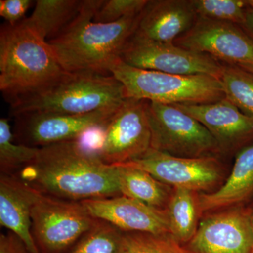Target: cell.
<instances>
[{
    "label": "cell",
    "mask_w": 253,
    "mask_h": 253,
    "mask_svg": "<svg viewBox=\"0 0 253 253\" xmlns=\"http://www.w3.org/2000/svg\"><path fill=\"white\" fill-rule=\"evenodd\" d=\"M219 80L226 99L253 117V73L236 65L226 64Z\"/></svg>",
    "instance_id": "603a6c76"
},
{
    "label": "cell",
    "mask_w": 253,
    "mask_h": 253,
    "mask_svg": "<svg viewBox=\"0 0 253 253\" xmlns=\"http://www.w3.org/2000/svg\"><path fill=\"white\" fill-rule=\"evenodd\" d=\"M151 146L146 101L127 98L105 127L99 157L106 164H121L142 156Z\"/></svg>",
    "instance_id": "8fae6325"
},
{
    "label": "cell",
    "mask_w": 253,
    "mask_h": 253,
    "mask_svg": "<svg viewBox=\"0 0 253 253\" xmlns=\"http://www.w3.org/2000/svg\"><path fill=\"white\" fill-rule=\"evenodd\" d=\"M103 1H82L74 19L59 36L48 42L66 72L111 75L110 66L121 59L135 34L142 12L113 23L93 21Z\"/></svg>",
    "instance_id": "7a4b0ae2"
},
{
    "label": "cell",
    "mask_w": 253,
    "mask_h": 253,
    "mask_svg": "<svg viewBox=\"0 0 253 253\" xmlns=\"http://www.w3.org/2000/svg\"><path fill=\"white\" fill-rule=\"evenodd\" d=\"M197 18L191 0H149L135 35L151 41L174 43L193 27Z\"/></svg>",
    "instance_id": "2e32d148"
},
{
    "label": "cell",
    "mask_w": 253,
    "mask_h": 253,
    "mask_svg": "<svg viewBox=\"0 0 253 253\" xmlns=\"http://www.w3.org/2000/svg\"><path fill=\"white\" fill-rule=\"evenodd\" d=\"M95 219L81 202L40 192L32 208V234L40 253H66Z\"/></svg>",
    "instance_id": "52a82bcc"
},
{
    "label": "cell",
    "mask_w": 253,
    "mask_h": 253,
    "mask_svg": "<svg viewBox=\"0 0 253 253\" xmlns=\"http://www.w3.org/2000/svg\"><path fill=\"white\" fill-rule=\"evenodd\" d=\"M241 27L253 41V8L247 7L246 21Z\"/></svg>",
    "instance_id": "f546056e"
},
{
    "label": "cell",
    "mask_w": 253,
    "mask_h": 253,
    "mask_svg": "<svg viewBox=\"0 0 253 253\" xmlns=\"http://www.w3.org/2000/svg\"><path fill=\"white\" fill-rule=\"evenodd\" d=\"M16 174L42 194L81 201L121 196L117 168L78 140L40 148L34 161Z\"/></svg>",
    "instance_id": "6da1fadb"
},
{
    "label": "cell",
    "mask_w": 253,
    "mask_h": 253,
    "mask_svg": "<svg viewBox=\"0 0 253 253\" xmlns=\"http://www.w3.org/2000/svg\"><path fill=\"white\" fill-rule=\"evenodd\" d=\"M239 66L244 68L246 71H249V72L253 73V65H241V66Z\"/></svg>",
    "instance_id": "4dcf8cb0"
},
{
    "label": "cell",
    "mask_w": 253,
    "mask_h": 253,
    "mask_svg": "<svg viewBox=\"0 0 253 253\" xmlns=\"http://www.w3.org/2000/svg\"><path fill=\"white\" fill-rule=\"evenodd\" d=\"M174 44L226 64L253 65V41L234 23L198 17L193 27Z\"/></svg>",
    "instance_id": "7c38bea8"
},
{
    "label": "cell",
    "mask_w": 253,
    "mask_h": 253,
    "mask_svg": "<svg viewBox=\"0 0 253 253\" xmlns=\"http://www.w3.org/2000/svg\"><path fill=\"white\" fill-rule=\"evenodd\" d=\"M253 193V145L241 150L230 175L217 190L199 198V210L209 212L239 204Z\"/></svg>",
    "instance_id": "ac0fdd59"
},
{
    "label": "cell",
    "mask_w": 253,
    "mask_h": 253,
    "mask_svg": "<svg viewBox=\"0 0 253 253\" xmlns=\"http://www.w3.org/2000/svg\"><path fill=\"white\" fill-rule=\"evenodd\" d=\"M126 253H193L171 234L125 232Z\"/></svg>",
    "instance_id": "d4e9b609"
},
{
    "label": "cell",
    "mask_w": 253,
    "mask_h": 253,
    "mask_svg": "<svg viewBox=\"0 0 253 253\" xmlns=\"http://www.w3.org/2000/svg\"><path fill=\"white\" fill-rule=\"evenodd\" d=\"M149 0H104L94 15L96 23H113L141 14Z\"/></svg>",
    "instance_id": "4316f807"
},
{
    "label": "cell",
    "mask_w": 253,
    "mask_h": 253,
    "mask_svg": "<svg viewBox=\"0 0 253 253\" xmlns=\"http://www.w3.org/2000/svg\"><path fill=\"white\" fill-rule=\"evenodd\" d=\"M113 166L117 168L118 184L122 196L151 207L167 209L172 194L170 186L163 184L142 169L125 164Z\"/></svg>",
    "instance_id": "d6986e66"
},
{
    "label": "cell",
    "mask_w": 253,
    "mask_h": 253,
    "mask_svg": "<svg viewBox=\"0 0 253 253\" xmlns=\"http://www.w3.org/2000/svg\"><path fill=\"white\" fill-rule=\"evenodd\" d=\"M245 2L248 7L253 8V0H246Z\"/></svg>",
    "instance_id": "1f68e13d"
},
{
    "label": "cell",
    "mask_w": 253,
    "mask_h": 253,
    "mask_svg": "<svg viewBox=\"0 0 253 253\" xmlns=\"http://www.w3.org/2000/svg\"><path fill=\"white\" fill-rule=\"evenodd\" d=\"M39 193L16 174L0 175V224L22 240L30 253H41L31 230L32 208Z\"/></svg>",
    "instance_id": "e0dca14e"
},
{
    "label": "cell",
    "mask_w": 253,
    "mask_h": 253,
    "mask_svg": "<svg viewBox=\"0 0 253 253\" xmlns=\"http://www.w3.org/2000/svg\"><path fill=\"white\" fill-rule=\"evenodd\" d=\"M40 148L16 144L9 121L0 120V170L1 174H16L36 160Z\"/></svg>",
    "instance_id": "cb8c5ba5"
},
{
    "label": "cell",
    "mask_w": 253,
    "mask_h": 253,
    "mask_svg": "<svg viewBox=\"0 0 253 253\" xmlns=\"http://www.w3.org/2000/svg\"><path fill=\"white\" fill-rule=\"evenodd\" d=\"M121 59L141 69L181 76L207 75L218 79H220L224 68L223 63L210 55L135 34L128 42Z\"/></svg>",
    "instance_id": "ba28073f"
},
{
    "label": "cell",
    "mask_w": 253,
    "mask_h": 253,
    "mask_svg": "<svg viewBox=\"0 0 253 253\" xmlns=\"http://www.w3.org/2000/svg\"><path fill=\"white\" fill-rule=\"evenodd\" d=\"M198 17L234 23L241 26L246 21L245 0H191Z\"/></svg>",
    "instance_id": "484cf974"
},
{
    "label": "cell",
    "mask_w": 253,
    "mask_h": 253,
    "mask_svg": "<svg viewBox=\"0 0 253 253\" xmlns=\"http://www.w3.org/2000/svg\"><path fill=\"white\" fill-rule=\"evenodd\" d=\"M121 164L142 169L174 189L206 191L222 178V168L214 156L177 157L150 148L142 156Z\"/></svg>",
    "instance_id": "9c48e42d"
},
{
    "label": "cell",
    "mask_w": 253,
    "mask_h": 253,
    "mask_svg": "<svg viewBox=\"0 0 253 253\" xmlns=\"http://www.w3.org/2000/svg\"><path fill=\"white\" fill-rule=\"evenodd\" d=\"M127 99L122 83L112 75L66 72L41 90L11 101L14 116L30 113L85 114L119 108Z\"/></svg>",
    "instance_id": "277c9868"
},
{
    "label": "cell",
    "mask_w": 253,
    "mask_h": 253,
    "mask_svg": "<svg viewBox=\"0 0 253 253\" xmlns=\"http://www.w3.org/2000/svg\"><path fill=\"white\" fill-rule=\"evenodd\" d=\"M66 253H126L125 232L96 218L90 229Z\"/></svg>",
    "instance_id": "7402d4cb"
},
{
    "label": "cell",
    "mask_w": 253,
    "mask_h": 253,
    "mask_svg": "<svg viewBox=\"0 0 253 253\" xmlns=\"http://www.w3.org/2000/svg\"><path fill=\"white\" fill-rule=\"evenodd\" d=\"M252 215L242 208L211 214L186 248L193 253H253Z\"/></svg>",
    "instance_id": "4fadbf2b"
},
{
    "label": "cell",
    "mask_w": 253,
    "mask_h": 253,
    "mask_svg": "<svg viewBox=\"0 0 253 253\" xmlns=\"http://www.w3.org/2000/svg\"><path fill=\"white\" fill-rule=\"evenodd\" d=\"M151 148L184 158L214 156L221 152L206 126L174 105L146 101Z\"/></svg>",
    "instance_id": "8992f818"
},
{
    "label": "cell",
    "mask_w": 253,
    "mask_h": 253,
    "mask_svg": "<svg viewBox=\"0 0 253 253\" xmlns=\"http://www.w3.org/2000/svg\"><path fill=\"white\" fill-rule=\"evenodd\" d=\"M207 128L221 152L239 148L253 138V117L226 98L204 104H174Z\"/></svg>",
    "instance_id": "9a60e30c"
},
{
    "label": "cell",
    "mask_w": 253,
    "mask_h": 253,
    "mask_svg": "<svg viewBox=\"0 0 253 253\" xmlns=\"http://www.w3.org/2000/svg\"><path fill=\"white\" fill-rule=\"evenodd\" d=\"M49 43L24 19L0 31V89L11 101L52 84L66 73Z\"/></svg>",
    "instance_id": "3957f363"
},
{
    "label": "cell",
    "mask_w": 253,
    "mask_h": 253,
    "mask_svg": "<svg viewBox=\"0 0 253 253\" xmlns=\"http://www.w3.org/2000/svg\"><path fill=\"white\" fill-rule=\"evenodd\" d=\"M81 4L78 0H38L33 14L25 21L49 42L59 36L74 19Z\"/></svg>",
    "instance_id": "ffe728a7"
},
{
    "label": "cell",
    "mask_w": 253,
    "mask_h": 253,
    "mask_svg": "<svg viewBox=\"0 0 253 253\" xmlns=\"http://www.w3.org/2000/svg\"><path fill=\"white\" fill-rule=\"evenodd\" d=\"M194 193L187 189H174L166 209L171 234L183 245L193 239L199 225V199H196Z\"/></svg>",
    "instance_id": "44dd1931"
},
{
    "label": "cell",
    "mask_w": 253,
    "mask_h": 253,
    "mask_svg": "<svg viewBox=\"0 0 253 253\" xmlns=\"http://www.w3.org/2000/svg\"><path fill=\"white\" fill-rule=\"evenodd\" d=\"M81 203L93 217L107 221L124 232L171 234L166 210L151 207L122 195Z\"/></svg>",
    "instance_id": "5bb4252c"
},
{
    "label": "cell",
    "mask_w": 253,
    "mask_h": 253,
    "mask_svg": "<svg viewBox=\"0 0 253 253\" xmlns=\"http://www.w3.org/2000/svg\"><path fill=\"white\" fill-rule=\"evenodd\" d=\"M119 108L85 114L26 113L16 116V135L21 144L36 148L78 140L91 129L105 127Z\"/></svg>",
    "instance_id": "30bf717a"
},
{
    "label": "cell",
    "mask_w": 253,
    "mask_h": 253,
    "mask_svg": "<svg viewBox=\"0 0 253 253\" xmlns=\"http://www.w3.org/2000/svg\"><path fill=\"white\" fill-rule=\"evenodd\" d=\"M110 74L124 86L127 98L165 104H210L225 98L220 80L207 75L169 74L131 66L118 59Z\"/></svg>",
    "instance_id": "5b68a950"
},
{
    "label": "cell",
    "mask_w": 253,
    "mask_h": 253,
    "mask_svg": "<svg viewBox=\"0 0 253 253\" xmlns=\"http://www.w3.org/2000/svg\"><path fill=\"white\" fill-rule=\"evenodd\" d=\"M33 1L31 0H0V16L14 26L23 21Z\"/></svg>",
    "instance_id": "83f0119b"
},
{
    "label": "cell",
    "mask_w": 253,
    "mask_h": 253,
    "mask_svg": "<svg viewBox=\"0 0 253 253\" xmlns=\"http://www.w3.org/2000/svg\"><path fill=\"white\" fill-rule=\"evenodd\" d=\"M252 226H253V213L252 215Z\"/></svg>",
    "instance_id": "d6a6232c"
},
{
    "label": "cell",
    "mask_w": 253,
    "mask_h": 253,
    "mask_svg": "<svg viewBox=\"0 0 253 253\" xmlns=\"http://www.w3.org/2000/svg\"><path fill=\"white\" fill-rule=\"evenodd\" d=\"M0 253H30L22 240L14 233L0 235Z\"/></svg>",
    "instance_id": "f1b7e54d"
}]
</instances>
